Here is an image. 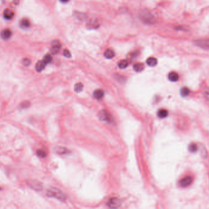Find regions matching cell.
Returning a JSON list of instances; mask_svg holds the SVG:
<instances>
[{"label": "cell", "mask_w": 209, "mask_h": 209, "mask_svg": "<svg viewBox=\"0 0 209 209\" xmlns=\"http://www.w3.org/2000/svg\"><path fill=\"white\" fill-rule=\"evenodd\" d=\"M140 18L143 22L146 23L153 24L155 23V20L154 19V16L149 10H143L140 12Z\"/></svg>", "instance_id": "obj_1"}, {"label": "cell", "mask_w": 209, "mask_h": 209, "mask_svg": "<svg viewBox=\"0 0 209 209\" xmlns=\"http://www.w3.org/2000/svg\"><path fill=\"white\" fill-rule=\"evenodd\" d=\"M47 195L50 197H54L61 201H63L65 199V197L62 192L56 188H51L48 190Z\"/></svg>", "instance_id": "obj_2"}, {"label": "cell", "mask_w": 209, "mask_h": 209, "mask_svg": "<svg viewBox=\"0 0 209 209\" xmlns=\"http://www.w3.org/2000/svg\"><path fill=\"white\" fill-rule=\"evenodd\" d=\"M121 204L120 199L116 198H111L108 202V205L111 208H117L119 207Z\"/></svg>", "instance_id": "obj_3"}, {"label": "cell", "mask_w": 209, "mask_h": 209, "mask_svg": "<svg viewBox=\"0 0 209 209\" xmlns=\"http://www.w3.org/2000/svg\"><path fill=\"white\" fill-rule=\"evenodd\" d=\"M197 46L204 48V49H209V39L205 40H198L194 42Z\"/></svg>", "instance_id": "obj_4"}, {"label": "cell", "mask_w": 209, "mask_h": 209, "mask_svg": "<svg viewBox=\"0 0 209 209\" xmlns=\"http://www.w3.org/2000/svg\"><path fill=\"white\" fill-rule=\"evenodd\" d=\"M28 185L36 191H40L42 189V185L40 183L36 180H30L28 182Z\"/></svg>", "instance_id": "obj_5"}, {"label": "cell", "mask_w": 209, "mask_h": 209, "mask_svg": "<svg viewBox=\"0 0 209 209\" xmlns=\"http://www.w3.org/2000/svg\"><path fill=\"white\" fill-rule=\"evenodd\" d=\"M51 45H52V47H51V52L52 53V54H56V53H58L61 48V47L59 41L57 40L54 41L52 42Z\"/></svg>", "instance_id": "obj_6"}, {"label": "cell", "mask_w": 209, "mask_h": 209, "mask_svg": "<svg viewBox=\"0 0 209 209\" xmlns=\"http://www.w3.org/2000/svg\"><path fill=\"white\" fill-rule=\"evenodd\" d=\"M99 118L103 121H111V116L106 110H102L99 113Z\"/></svg>", "instance_id": "obj_7"}, {"label": "cell", "mask_w": 209, "mask_h": 209, "mask_svg": "<svg viewBox=\"0 0 209 209\" xmlns=\"http://www.w3.org/2000/svg\"><path fill=\"white\" fill-rule=\"evenodd\" d=\"M192 181H193V179H192V178L191 177H186L184 178L180 181V185L183 187H187L191 185V183H192Z\"/></svg>", "instance_id": "obj_8"}, {"label": "cell", "mask_w": 209, "mask_h": 209, "mask_svg": "<svg viewBox=\"0 0 209 209\" xmlns=\"http://www.w3.org/2000/svg\"><path fill=\"white\" fill-rule=\"evenodd\" d=\"M4 18L6 20H10L12 19V17L14 16V13L10 9H6L4 10L3 13Z\"/></svg>", "instance_id": "obj_9"}, {"label": "cell", "mask_w": 209, "mask_h": 209, "mask_svg": "<svg viewBox=\"0 0 209 209\" xmlns=\"http://www.w3.org/2000/svg\"><path fill=\"white\" fill-rule=\"evenodd\" d=\"M12 35V31H10L9 29H5L3 31L1 32V36L3 39H8L9 38H10Z\"/></svg>", "instance_id": "obj_10"}, {"label": "cell", "mask_w": 209, "mask_h": 209, "mask_svg": "<svg viewBox=\"0 0 209 209\" xmlns=\"http://www.w3.org/2000/svg\"><path fill=\"white\" fill-rule=\"evenodd\" d=\"M45 66H46V63L42 61H39L36 65V69L37 72H41L45 68Z\"/></svg>", "instance_id": "obj_11"}, {"label": "cell", "mask_w": 209, "mask_h": 209, "mask_svg": "<svg viewBox=\"0 0 209 209\" xmlns=\"http://www.w3.org/2000/svg\"><path fill=\"white\" fill-rule=\"evenodd\" d=\"M169 80L171 82H176L178 80L179 76L178 74L175 72H171L168 75Z\"/></svg>", "instance_id": "obj_12"}, {"label": "cell", "mask_w": 209, "mask_h": 209, "mask_svg": "<svg viewBox=\"0 0 209 209\" xmlns=\"http://www.w3.org/2000/svg\"><path fill=\"white\" fill-rule=\"evenodd\" d=\"M146 63H147V64L149 66L153 67L157 65V63H158V62H157V58H155L150 57L147 59Z\"/></svg>", "instance_id": "obj_13"}, {"label": "cell", "mask_w": 209, "mask_h": 209, "mask_svg": "<svg viewBox=\"0 0 209 209\" xmlns=\"http://www.w3.org/2000/svg\"><path fill=\"white\" fill-rule=\"evenodd\" d=\"M94 96L95 98L100 100V99L102 98L104 96V92L102 90H96L94 92Z\"/></svg>", "instance_id": "obj_14"}, {"label": "cell", "mask_w": 209, "mask_h": 209, "mask_svg": "<svg viewBox=\"0 0 209 209\" xmlns=\"http://www.w3.org/2000/svg\"><path fill=\"white\" fill-rule=\"evenodd\" d=\"M144 68V66L141 63H136L133 66V69L136 72H141Z\"/></svg>", "instance_id": "obj_15"}, {"label": "cell", "mask_w": 209, "mask_h": 209, "mask_svg": "<svg viewBox=\"0 0 209 209\" xmlns=\"http://www.w3.org/2000/svg\"><path fill=\"white\" fill-rule=\"evenodd\" d=\"M114 55H115L114 52L111 49H107L104 53V56H105V58H106L108 59L113 58L114 56Z\"/></svg>", "instance_id": "obj_16"}, {"label": "cell", "mask_w": 209, "mask_h": 209, "mask_svg": "<svg viewBox=\"0 0 209 209\" xmlns=\"http://www.w3.org/2000/svg\"><path fill=\"white\" fill-rule=\"evenodd\" d=\"M20 26L23 28H27L30 27V22L28 19H23L20 22Z\"/></svg>", "instance_id": "obj_17"}, {"label": "cell", "mask_w": 209, "mask_h": 209, "mask_svg": "<svg viewBox=\"0 0 209 209\" xmlns=\"http://www.w3.org/2000/svg\"><path fill=\"white\" fill-rule=\"evenodd\" d=\"M168 115V112L166 109H161L158 111V116L160 118H165Z\"/></svg>", "instance_id": "obj_18"}, {"label": "cell", "mask_w": 209, "mask_h": 209, "mask_svg": "<svg viewBox=\"0 0 209 209\" xmlns=\"http://www.w3.org/2000/svg\"><path fill=\"white\" fill-rule=\"evenodd\" d=\"M128 65H129V63H128L127 61L126 60V59H123V60H121L119 63L118 66L120 69H124L127 67Z\"/></svg>", "instance_id": "obj_19"}, {"label": "cell", "mask_w": 209, "mask_h": 209, "mask_svg": "<svg viewBox=\"0 0 209 209\" xmlns=\"http://www.w3.org/2000/svg\"><path fill=\"white\" fill-rule=\"evenodd\" d=\"M43 61L46 63V65L48 63H50L52 61V56L49 54H47L44 57Z\"/></svg>", "instance_id": "obj_20"}, {"label": "cell", "mask_w": 209, "mask_h": 209, "mask_svg": "<svg viewBox=\"0 0 209 209\" xmlns=\"http://www.w3.org/2000/svg\"><path fill=\"white\" fill-rule=\"evenodd\" d=\"M180 93L182 96H186L188 95V94L190 93V90H189V89L188 88L184 87L182 88Z\"/></svg>", "instance_id": "obj_21"}, {"label": "cell", "mask_w": 209, "mask_h": 209, "mask_svg": "<svg viewBox=\"0 0 209 209\" xmlns=\"http://www.w3.org/2000/svg\"><path fill=\"white\" fill-rule=\"evenodd\" d=\"M83 85L81 83H78L75 85V90L77 92H80L83 90Z\"/></svg>", "instance_id": "obj_22"}, {"label": "cell", "mask_w": 209, "mask_h": 209, "mask_svg": "<svg viewBox=\"0 0 209 209\" xmlns=\"http://www.w3.org/2000/svg\"><path fill=\"white\" fill-rule=\"evenodd\" d=\"M198 150V146L195 144H191L189 146V150L191 152H195Z\"/></svg>", "instance_id": "obj_23"}, {"label": "cell", "mask_w": 209, "mask_h": 209, "mask_svg": "<svg viewBox=\"0 0 209 209\" xmlns=\"http://www.w3.org/2000/svg\"><path fill=\"white\" fill-rule=\"evenodd\" d=\"M88 25L90 26V28H96L97 27H99V24L97 21L95 20H93V21H91V23L89 22V24Z\"/></svg>", "instance_id": "obj_24"}, {"label": "cell", "mask_w": 209, "mask_h": 209, "mask_svg": "<svg viewBox=\"0 0 209 209\" xmlns=\"http://www.w3.org/2000/svg\"><path fill=\"white\" fill-rule=\"evenodd\" d=\"M37 155L40 158H45L46 156V153L42 150H38L37 151Z\"/></svg>", "instance_id": "obj_25"}, {"label": "cell", "mask_w": 209, "mask_h": 209, "mask_svg": "<svg viewBox=\"0 0 209 209\" xmlns=\"http://www.w3.org/2000/svg\"><path fill=\"white\" fill-rule=\"evenodd\" d=\"M22 62L23 65L26 66H28L30 65V64H31V60L29 58H25L23 59Z\"/></svg>", "instance_id": "obj_26"}, {"label": "cell", "mask_w": 209, "mask_h": 209, "mask_svg": "<svg viewBox=\"0 0 209 209\" xmlns=\"http://www.w3.org/2000/svg\"><path fill=\"white\" fill-rule=\"evenodd\" d=\"M30 102L26 101L23 102V103L21 104L20 106H21V107H22V108H26V107H28L30 106Z\"/></svg>", "instance_id": "obj_27"}, {"label": "cell", "mask_w": 209, "mask_h": 209, "mask_svg": "<svg viewBox=\"0 0 209 209\" xmlns=\"http://www.w3.org/2000/svg\"><path fill=\"white\" fill-rule=\"evenodd\" d=\"M64 55L65 57L70 58L71 56V53L67 49H65L64 50Z\"/></svg>", "instance_id": "obj_28"}, {"label": "cell", "mask_w": 209, "mask_h": 209, "mask_svg": "<svg viewBox=\"0 0 209 209\" xmlns=\"http://www.w3.org/2000/svg\"><path fill=\"white\" fill-rule=\"evenodd\" d=\"M60 1H61L62 3H67V2H68L69 0H60Z\"/></svg>", "instance_id": "obj_29"}, {"label": "cell", "mask_w": 209, "mask_h": 209, "mask_svg": "<svg viewBox=\"0 0 209 209\" xmlns=\"http://www.w3.org/2000/svg\"><path fill=\"white\" fill-rule=\"evenodd\" d=\"M0 190H1V188H0Z\"/></svg>", "instance_id": "obj_30"}]
</instances>
